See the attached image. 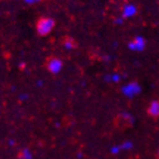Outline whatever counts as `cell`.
Instances as JSON below:
<instances>
[{
	"instance_id": "6da1fadb",
	"label": "cell",
	"mask_w": 159,
	"mask_h": 159,
	"mask_svg": "<svg viewBox=\"0 0 159 159\" xmlns=\"http://www.w3.org/2000/svg\"><path fill=\"white\" fill-rule=\"evenodd\" d=\"M55 27V20L49 16H41L35 21V32L40 37H45L52 33Z\"/></svg>"
},
{
	"instance_id": "7a4b0ae2",
	"label": "cell",
	"mask_w": 159,
	"mask_h": 159,
	"mask_svg": "<svg viewBox=\"0 0 159 159\" xmlns=\"http://www.w3.org/2000/svg\"><path fill=\"white\" fill-rule=\"evenodd\" d=\"M134 124V119L128 113H119L113 119L114 128L121 132L128 131Z\"/></svg>"
},
{
	"instance_id": "3957f363",
	"label": "cell",
	"mask_w": 159,
	"mask_h": 159,
	"mask_svg": "<svg viewBox=\"0 0 159 159\" xmlns=\"http://www.w3.org/2000/svg\"><path fill=\"white\" fill-rule=\"evenodd\" d=\"M43 67L49 74L57 75L59 74L61 69L63 68V61L61 58H59L58 55H49L44 59L43 62Z\"/></svg>"
},
{
	"instance_id": "277c9868",
	"label": "cell",
	"mask_w": 159,
	"mask_h": 159,
	"mask_svg": "<svg viewBox=\"0 0 159 159\" xmlns=\"http://www.w3.org/2000/svg\"><path fill=\"white\" fill-rule=\"evenodd\" d=\"M146 113L152 120H159V99H152L146 107Z\"/></svg>"
},
{
	"instance_id": "5b68a950",
	"label": "cell",
	"mask_w": 159,
	"mask_h": 159,
	"mask_svg": "<svg viewBox=\"0 0 159 159\" xmlns=\"http://www.w3.org/2000/svg\"><path fill=\"white\" fill-rule=\"evenodd\" d=\"M60 42H61V44L64 48H67V49H69V50H76L79 48L78 41H77L75 37L70 36V35H63V36L61 37Z\"/></svg>"
},
{
	"instance_id": "8992f818",
	"label": "cell",
	"mask_w": 159,
	"mask_h": 159,
	"mask_svg": "<svg viewBox=\"0 0 159 159\" xmlns=\"http://www.w3.org/2000/svg\"><path fill=\"white\" fill-rule=\"evenodd\" d=\"M17 159H30L31 158V152L27 149H20L16 155Z\"/></svg>"
},
{
	"instance_id": "52a82bcc",
	"label": "cell",
	"mask_w": 159,
	"mask_h": 159,
	"mask_svg": "<svg viewBox=\"0 0 159 159\" xmlns=\"http://www.w3.org/2000/svg\"><path fill=\"white\" fill-rule=\"evenodd\" d=\"M155 158H156V159H159V149L156 151V155H155Z\"/></svg>"
},
{
	"instance_id": "ba28073f",
	"label": "cell",
	"mask_w": 159,
	"mask_h": 159,
	"mask_svg": "<svg viewBox=\"0 0 159 159\" xmlns=\"http://www.w3.org/2000/svg\"><path fill=\"white\" fill-rule=\"evenodd\" d=\"M1 1H5V0H0V2H1Z\"/></svg>"
}]
</instances>
